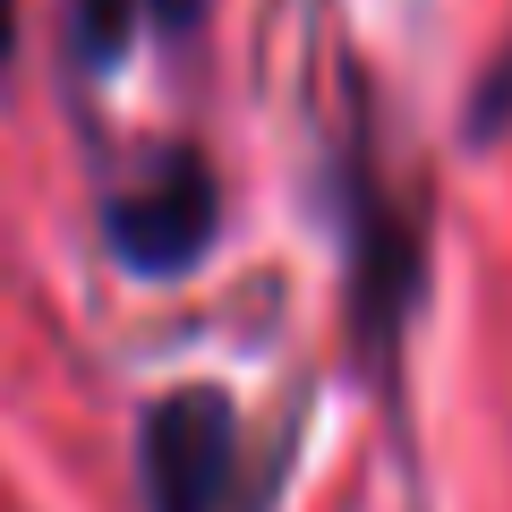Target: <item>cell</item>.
<instances>
[{"label":"cell","instance_id":"3957f363","mask_svg":"<svg viewBox=\"0 0 512 512\" xmlns=\"http://www.w3.org/2000/svg\"><path fill=\"white\" fill-rule=\"evenodd\" d=\"M137 9H146V18H163V26H188V18H197V0H137Z\"/></svg>","mask_w":512,"mask_h":512},{"label":"cell","instance_id":"277c9868","mask_svg":"<svg viewBox=\"0 0 512 512\" xmlns=\"http://www.w3.org/2000/svg\"><path fill=\"white\" fill-rule=\"evenodd\" d=\"M0 52H9V0H0Z\"/></svg>","mask_w":512,"mask_h":512},{"label":"cell","instance_id":"6da1fadb","mask_svg":"<svg viewBox=\"0 0 512 512\" xmlns=\"http://www.w3.org/2000/svg\"><path fill=\"white\" fill-rule=\"evenodd\" d=\"M205 239H214V180L188 154H163L137 188L111 197V248L137 274H180V265H197Z\"/></svg>","mask_w":512,"mask_h":512},{"label":"cell","instance_id":"7a4b0ae2","mask_svg":"<svg viewBox=\"0 0 512 512\" xmlns=\"http://www.w3.org/2000/svg\"><path fill=\"white\" fill-rule=\"evenodd\" d=\"M146 487H154V512H222V495H231V410L214 393L154 410Z\"/></svg>","mask_w":512,"mask_h":512}]
</instances>
